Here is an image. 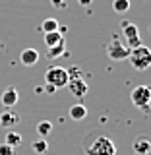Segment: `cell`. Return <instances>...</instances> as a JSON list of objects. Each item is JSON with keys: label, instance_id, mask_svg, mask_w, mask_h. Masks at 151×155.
Masks as SVG:
<instances>
[{"label": "cell", "instance_id": "obj_1", "mask_svg": "<svg viewBox=\"0 0 151 155\" xmlns=\"http://www.w3.org/2000/svg\"><path fill=\"white\" fill-rule=\"evenodd\" d=\"M85 153L87 155H116V145L109 136L97 134L85 138Z\"/></svg>", "mask_w": 151, "mask_h": 155}, {"label": "cell", "instance_id": "obj_2", "mask_svg": "<svg viewBox=\"0 0 151 155\" xmlns=\"http://www.w3.org/2000/svg\"><path fill=\"white\" fill-rule=\"evenodd\" d=\"M128 60H130V64H132V68L143 72V70H147L151 66V51L147 47H143V45H140L136 48H130Z\"/></svg>", "mask_w": 151, "mask_h": 155}, {"label": "cell", "instance_id": "obj_3", "mask_svg": "<svg viewBox=\"0 0 151 155\" xmlns=\"http://www.w3.org/2000/svg\"><path fill=\"white\" fill-rule=\"evenodd\" d=\"M45 84L54 85L56 89L66 87V84H68V72H66V68H62V66H51L45 72Z\"/></svg>", "mask_w": 151, "mask_h": 155}, {"label": "cell", "instance_id": "obj_4", "mask_svg": "<svg viewBox=\"0 0 151 155\" xmlns=\"http://www.w3.org/2000/svg\"><path fill=\"white\" fill-rule=\"evenodd\" d=\"M120 27H122V33H124V37H126V43H124V45L128 47V48H136V47L143 45V43H142V37H140V29H138L136 23L122 21V23H120Z\"/></svg>", "mask_w": 151, "mask_h": 155}, {"label": "cell", "instance_id": "obj_5", "mask_svg": "<svg viewBox=\"0 0 151 155\" xmlns=\"http://www.w3.org/2000/svg\"><path fill=\"white\" fill-rule=\"evenodd\" d=\"M130 99L132 103L138 107V109H143V107H149V101H151V89L147 85H136L130 93Z\"/></svg>", "mask_w": 151, "mask_h": 155}, {"label": "cell", "instance_id": "obj_6", "mask_svg": "<svg viewBox=\"0 0 151 155\" xmlns=\"http://www.w3.org/2000/svg\"><path fill=\"white\" fill-rule=\"evenodd\" d=\"M107 54H109V58H113V60H124V58H128L130 54V48L124 45V43L120 41H110L109 45H107Z\"/></svg>", "mask_w": 151, "mask_h": 155}, {"label": "cell", "instance_id": "obj_7", "mask_svg": "<svg viewBox=\"0 0 151 155\" xmlns=\"http://www.w3.org/2000/svg\"><path fill=\"white\" fill-rule=\"evenodd\" d=\"M21 116H19L14 109H6L0 113V128H14L16 124H19Z\"/></svg>", "mask_w": 151, "mask_h": 155}, {"label": "cell", "instance_id": "obj_8", "mask_svg": "<svg viewBox=\"0 0 151 155\" xmlns=\"http://www.w3.org/2000/svg\"><path fill=\"white\" fill-rule=\"evenodd\" d=\"M66 87L70 89V93L74 97H77V99H84V97L87 95V89H89L84 78H80V80H70L66 84Z\"/></svg>", "mask_w": 151, "mask_h": 155}, {"label": "cell", "instance_id": "obj_9", "mask_svg": "<svg viewBox=\"0 0 151 155\" xmlns=\"http://www.w3.org/2000/svg\"><path fill=\"white\" fill-rule=\"evenodd\" d=\"M18 99H19V93H18V89L16 87H6V89L2 91V95H0V103H2L6 109H14L18 103Z\"/></svg>", "mask_w": 151, "mask_h": 155}, {"label": "cell", "instance_id": "obj_10", "mask_svg": "<svg viewBox=\"0 0 151 155\" xmlns=\"http://www.w3.org/2000/svg\"><path fill=\"white\" fill-rule=\"evenodd\" d=\"M132 149H134L136 155H149V151H151L149 138H147V136H140V138H136L134 143H132Z\"/></svg>", "mask_w": 151, "mask_h": 155}, {"label": "cell", "instance_id": "obj_11", "mask_svg": "<svg viewBox=\"0 0 151 155\" xmlns=\"http://www.w3.org/2000/svg\"><path fill=\"white\" fill-rule=\"evenodd\" d=\"M19 62H21L23 66H35L39 62V51H35V48L27 47L21 51V54H19Z\"/></svg>", "mask_w": 151, "mask_h": 155}, {"label": "cell", "instance_id": "obj_12", "mask_svg": "<svg viewBox=\"0 0 151 155\" xmlns=\"http://www.w3.org/2000/svg\"><path fill=\"white\" fill-rule=\"evenodd\" d=\"M87 116V107L77 103V105H72L70 107V118L72 120H84Z\"/></svg>", "mask_w": 151, "mask_h": 155}, {"label": "cell", "instance_id": "obj_13", "mask_svg": "<svg viewBox=\"0 0 151 155\" xmlns=\"http://www.w3.org/2000/svg\"><path fill=\"white\" fill-rule=\"evenodd\" d=\"M62 54H66V43H64V39H62L58 45L51 47V48L47 51V56L52 58V60H54V58H58V56H62Z\"/></svg>", "mask_w": 151, "mask_h": 155}, {"label": "cell", "instance_id": "obj_14", "mask_svg": "<svg viewBox=\"0 0 151 155\" xmlns=\"http://www.w3.org/2000/svg\"><path fill=\"white\" fill-rule=\"evenodd\" d=\"M64 39V35H62L60 31H51V33H45V45L47 48H51V47H54L58 45V43Z\"/></svg>", "mask_w": 151, "mask_h": 155}, {"label": "cell", "instance_id": "obj_15", "mask_svg": "<svg viewBox=\"0 0 151 155\" xmlns=\"http://www.w3.org/2000/svg\"><path fill=\"white\" fill-rule=\"evenodd\" d=\"M21 134H18V132H14V130H10V132L6 134V138H4V143H8V145H12L14 149L18 147V145H21Z\"/></svg>", "mask_w": 151, "mask_h": 155}, {"label": "cell", "instance_id": "obj_16", "mask_svg": "<svg viewBox=\"0 0 151 155\" xmlns=\"http://www.w3.org/2000/svg\"><path fill=\"white\" fill-rule=\"evenodd\" d=\"M58 27H60V23H58V19H54V18H47L45 21L41 23V31H43V33L58 31Z\"/></svg>", "mask_w": 151, "mask_h": 155}, {"label": "cell", "instance_id": "obj_17", "mask_svg": "<svg viewBox=\"0 0 151 155\" xmlns=\"http://www.w3.org/2000/svg\"><path fill=\"white\" fill-rule=\"evenodd\" d=\"M51 132H52V122H51V120H41V122L37 124V134H39V138H47Z\"/></svg>", "mask_w": 151, "mask_h": 155}, {"label": "cell", "instance_id": "obj_18", "mask_svg": "<svg viewBox=\"0 0 151 155\" xmlns=\"http://www.w3.org/2000/svg\"><path fill=\"white\" fill-rule=\"evenodd\" d=\"M31 149L35 153L43 155V153H47V149H48V142H47L45 138H39V140H35V142L31 143Z\"/></svg>", "mask_w": 151, "mask_h": 155}, {"label": "cell", "instance_id": "obj_19", "mask_svg": "<svg viewBox=\"0 0 151 155\" xmlns=\"http://www.w3.org/2000/svg\"><path fill=\"white\" fill-rule=\"evenodd\" d=\"M113 10L116 14H126L130 10V0H113Z\"/></svg>", "mask_w": 151, "mask_h": 155}, {"label": "cell", "instance_id": "obj_20", "mask_svg": "<svg viewBox=\"0 0 151 155\" xmlns=\"http://www.w3.org/2000/svg\"><path fill=\"white\" fill-rule=\"evenodd\" d=\"M68 81L70 80H80V78H84L81 76V68L80 66H72V68H68Z\"/></svg>", "mask_w": 151, "mask_h": 155}, {"label": "cell", "instance_id": "obj_21", "mask_svg": "<svg viewBox=\"0 0 151 155\" xmlns=\"http://www.w3.org/2000/svg\"><path fill=\"white\" fill-rule=\"evenodd\" d=\"M0 155H16V149L8 143H0Z\"/></svg>", "mask_w": 151, "mask_h": 155}, {"label": "cell", "instance_id": "obj_22", "mask_svg": "<svg viewBox=\"0 0 151 155\" xmlns=\"http://www.w3.org/2000/svg\"><path fill=\"white\" fill-rule=\"evenodd\" d=\"M51 4H52L54 8H60V10L66 8V0H51Z\"/></svg>", "mask_w": 151, "mask_h": 155}, {"label": "cell", "instance_id": "obj_23", "mask_svg": "<svg viewBox=\"0 0 151 155\" xmlns=\"http://www.w3.org/2000/svg\"><path fill=\"white\" fill-rule=\"evenodd\" d=\"M43 91H45V93H48V95H52V93H56V87H54V85H51V84H45Z\"/></svg>", "mask_w": 151, "mask_h": 155}, {"label": "cell", "instance_id": "obj_24", "mask_svg": "<svg viewBox=\"0 0 151 155\" xmlns=\"http://www.w3.org/2000/svg\"><path fill=\"white\" fill-rule=\"evenodd\" d=\"M77 2H80L81 6H89V4H91V0H77Z\"/></svg>", "mask_w": 151, "mask_h": 155}]
</instances>
